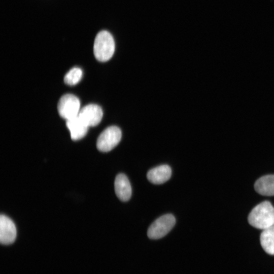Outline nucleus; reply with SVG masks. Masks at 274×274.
<instances>
[{"mask_svg":"<svg viewBox=\"0 0 274 274\" xmlns=\"http://www.w3.org/2000/svg\"><path fill=\"white\" fill-rule=\"evenodd\" d=\"M176 223L175 217L172 214L164 215L157 219L148 229V236L153 239H159L167 234Z\"/></svg>","mask_w":274,"mask_h":274,"instance_id":"20e7f679","label":"nucleus"},{"mask_svg":"<svg viewBox=\"0 0 274 274\" xmlns=\"http://www.w3.org/2000/svg\"><path fill=\"white\" fill-rule=\"evenodd\" d=\"M248 222L255 228L265 229L274 225V207L268 201L255 207L248 216Z\"/></svg>","mask_w":274,"mask_h":274,"instance_id":"f257e3e1","label":"nucleus"},{"mask_svg":"<svg viewBox=\"0 0 274 274\" xmlns=\"http://www.w3.org/2000/svg\"><path fill=\"white\" fill-rule=\"evenodd\" d=\"M80 102L77 97L66 94L59 99L57 109L60 116L66 120L77 116L80 111Z\"/></svg>","mask_w":274,"mask_h":274,"instance_id":"39448f33","label":"nucleus"},{"mask_svg":"<svg viewBox=\"0 0 274 274\" xmlns=\"http://www.w3.org/2000/svg\"><path fill=\"white\" fill-rule=\"evenodd\" d=\"M172 175L170 167L166 164L161 165L151 169L147 173L148 180L154 184H161L168 181Z\"/></svg>","mask_w":274,"mask_h":274,"instance_id":"1a4fd4ad","label":"nucleus"},{"mask_svg":"<svg viewBox=\"0 0 274 274\" xmlns=\"http://www.w3.org/2000/svg\"><path fill=\"white\" fill-rule=\"evenodd\" d=\"M66 125L70 131L72 139L74 141L80 140L85 136L89 127L78 115L66 120Z\"/></svg>","mask_w":274,"mask_h":274,"instance_id":"9d476101","label":"nucleus"},{"mask_svg":"<svg viewBox=\"0 0 274 274\" xmlns=\"http://www.w3.org/2000/svg\"><path fill=\"white\" fill-rule=\"evenodd\" d=\"M103 112L101 108L95 104H89L79 111L78 116L88 126H95L101 120Z\"/></svg>","mask_w":274,"mask_h":274,"instance_id":"423d86ee","label":"nucleus"},{"mask_svg":"<svg viewBox=\"0 0 274 274\" xmlns=\"http://www.w3.org/2000/svg\"><path fill=\"white\" fill-rule=\"evenodd\" d=\"M254 188L262 195H274V175H266L258 179L254 184Z\"/></svg>","mask_w":274,"mask_h":274,"instance_id":"9b49d317","label":"nucleus"},{"mask_svg":"<svg viewBox=\"0 0 274 274\" xmlns=\"http://www.w3.org/2000/svg\"><path fill=\"white\" fill-rule=\"evenodd\" d=\"M114 185L116 194L120 200L127 201L130 198L132 193L131 187L126 175L124 174L117 175Z\"/></svg>","mask_w":274,"mask_h":274,"instance_id":"6e6552de","label":"nucleus"},{"mask_svg":"<svg viewBox=\"0 0 274 274\" xmlns=\"http://www.w3.org/2000/svg\"><path fill=\"white\" fill-rule=\"evenodd\" d=\"M121 136V131L118 127L109 126L106 128L98 137L96 142L97 148L101 152H109L119 144Z\"/></svg>","mask_w":274,"mask_h":274,"instance_id":"7ed1b4c3","label":"nucleus"},{"mask_svg":"<svg viewBox=\"0 0 274 274\" xmlns=\"http://www.w3.org/2000/svg\"><path fill=\"white\" fill-rule=\"evenodd\" d=\"M82 71L81 68L74 67L72 68L64 77V83L68 85H75L81 79Z\"/></svg>","mask_w":274,"mask_h":274,"instance_id":"ddd939ff","label":"nucleus"},{"mask_svg":"<svg viewBox=\"0 0 274 274\" xmlns=\"http://www.w3.org/2000/svg\"><path fill=\"white\" fill-rule=\"evenodd\" d=\"M115 42L112 35L107 30L99 31L95 37L93 53L96 59L100 62L110 60L115 51Z\"/></svg>","mask_w":274,"mask_h":274,"instance_id":"f03ea898","label":"nucleus"},{"mask_svg":"<svg viewBox=\"0 0 274 274\" xmlns=\"http://www.w3.org/2000/svg\"><path fill=\"white\" fill-rule=\"evenodd\" d=\"M260 241L265 252L269 255H274V225L263 230Z\"/></svg>","mask_w":274,"mask_h":274,"instance_id":"f8f14e48","label":"nucleus"},{"mask_svg":"<svg viewBox=\"0 0 274 274\" xmlns=\"http://www.w3.org/2000/svg\"><path fill=\"white\" fill-rule=\"evenodd\" d=\"M16 237V228L14 222L4 215L0 216V241L2 244L13 243Z\"/></svg>","mask_w":274,"mask_h":274,"instance_id":"0eeeda50","label":"nucleus"}]
</instances>
